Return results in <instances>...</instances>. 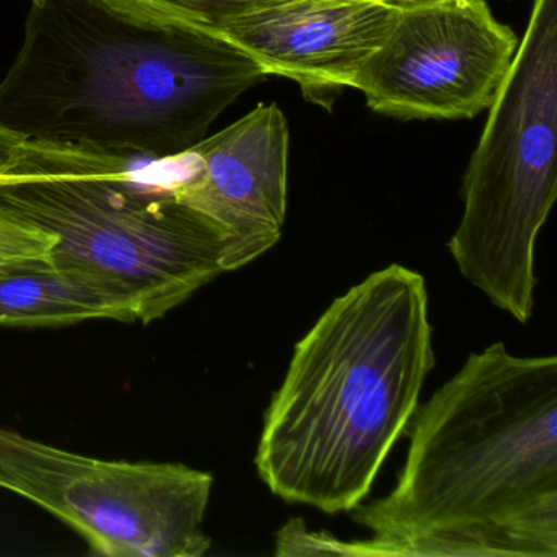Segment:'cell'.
I'll return each mask as SVG.
<instances>
[{"label":"cell","instance_id":"cell-9","mask_svg":"<svg viewBox=\"0 0 557 557\" xmlns=\"http://www.w3.org/2000/svg\"><path fill=\"white\" fill-rule=\"evenodd\" d=\"M396 11L391 0H275L226 18L214 32L263 76L286 77L308 102L331 109L342 90L355 89Z\"/></svg>","mask_w":557,"mask_h":557},{"label":"cell","instance_id":"cell-4","mask_svg":"<svg viewBox=\"0 0 557 557\" xmlns=\"http://www.w3.org/2000/svg\"><path fill=\"white\" fill-rule=\"evenodd\" d=\"M141 159L25 141L0 171V213L51 234L57 269L120 293L149 324L224 273V236Z\"/></svg>","mask_w":557,"mask_h":557},{"label":"cell","instance_id":"cell-3","mask_svg":"<svg viewBox=\"0 0 557 557\" xmlns=\"http://www.w3.org/2000/svg\"><path fill=\"white\" fill-rule=\"evenodd\" d=\"M433 364L423 276L403 265L371 273L296 345L263 417L260 479L276 497L325 513L360 507Z\"/></svg>","mask_w":557,"mask_h":557},{"label":"cell","instance_id":"cell-7","mask_svg":"<svg viewBox=\"0 0 557 557\" xmlns=\"http://www.w3.org/2000/svg\"><path fill=\"white\" fill-rule=\"evenodd\" d=\"M518 40L487 0L397 4L355 89L373 112L400 120H472L504 84Z\"/></svg>","mask_w":557,"mask_h":557},{"label":"cell","instance_id":"cell-5","mask_svg":"<svg viewBox=\"0 0 557 557\" xmlns=\"http://www.w3.org/2000/svg\"><path fill=\"white\" fill-rule=\"evenodd\" d=\"M487 112L448 249L471 285L527 324L536 286L534 247L557 197V0H533Z\"/></svg>","mask_w":557,"mask_h":557},{"label":"cell","instance_id":"cell-12","mask_svg":"<svg viewBox=\"0 0 557 557\" xmlns=\"http://www.w3.org/2000/svg\"><path fill=\"white\" fill-rule=\"evenodd\" d=\"M54 237L32 224L0 213V267L50 259Z\"/></svg>","mask_w":557,"mask_h":557},{"label":"cell","instance_id":"cell-13","mask_svg":"<svg viewBox=\"0 0 557 557\" xmlns=\"http://www.w3.org/2000/svg\"><path fill=\"white\" fill-rule=\"evenodd\" d=\"M27 139L0 125V171H4Z\"/></svg>","mask_w":557,"mask_h":557},{"label":"cell","instance_id":"cell-10","mask_svg":"<svg viewBox=\"0 0 557 557\" xmlns=\"http://www.w3.org/2000/svg\"><path fill=\"white\" fill-rule=\"evenodd\" d=\"M89 319L136 322L138 315L125 296L57 269L51 259L0 267V325L57 327Z\"/></svg>","mask_w":557,"mask_h":557},{"label":"cell","instance_id":"cell-1","mask_svg":"<svg viewBox=\"0 0 557 557\" xmlns=\"http://www.w3.org/2000/svg\"><path fill=\"white\" fill-rule=\"evenodd\" d=\"M389 495L355 508L373 533L344 556L557 557V358L471 354L417 409Z\"/></svg>","mask_w":557,"mask_h":557},{"label":"cell","instance_id":"cell-14","mask_svg":"<svg viewBox=\"0 0 557 557\" xmlns=\"http://www.w3.org/2000/svg\"><path fill=\"white\" fill-rule=\"evenodd\" d=\"M394 4H413V2H423V0H391Z\"/></svg>","mask_w":557,"mask_h":557},{"label":"cell","instance_id":"cell-6","mask_svg":"<svg viewBox=\"0 0 557 557\" xmlns=\"http://www.w3.org/2000/svg\"><path fill=\"white\" fill-rule=\"evenodd\" d=\"M0 488L70 524L92 556L200 557L213 475L175 462L90 458L0 426Z\"/></svg>","mask_w":557,"mask_h":557},{"label":"cell","instance_id":"cell-2","mask_svg":"<svg viewBox=\"0 0 557 557\" xmlns=\"http://www.w3.org/2000/svg\"><path fill=\"white\" fill-rule=\"evenodd\" d=\"M263 79L210 28L106 0H32L21 53L0 83V125L27 141L172 161Z\"/></svg>","mask_w":557,"mask_h":557},{"label":"cell","instance_id":"cell-8","mask_svg":"<svg viewBox=\"0 0 557 557\" xmlns=\"http://www.w3.org/2000/svg\"><path fill=\"white\" fill-rule=\"evenodd\" d=\"M288 156V122L276 103H259L185 152L175 197L223 231V272L249 265L282 239Z\"/></svg>","mask_w":557,"mask_h":557},{"label":"cell","instance_id":"cell-11","mask_svg":"<svg viewBox=\"0 0 557 557\" xmlns=\"http://www.w3.org/2000/svg\"><path fill=\"white\" fill-rule=\"evenodd\" d=\"M113 8L152 21L178 22L214 30L221 22L275 0H106Z\"/></svg>","mask_w":557,"mask_h":557}]
</instances>
